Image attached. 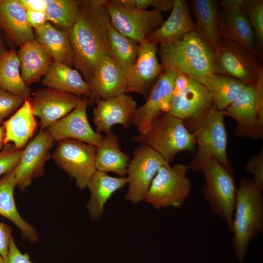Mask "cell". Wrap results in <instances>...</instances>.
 I'll list each match as a JSON object with an SVG mask.
<instances>
[{
    "label": "cell",
    "instance_id": "cell-1",
    "mask_svg": "<svg viewBox=\"0 0 263 263\" xmlns=\"http://www.w3.org/2000/svg\"><path fill=\"white\" fill-rule=\"evenodd\" d=\"M79 0V16L70 31V39L74 67L89 83L101 60L109 54L110 20L104 7L106 0Z\"/></svg>",
    "mask_w": 263,
    "mask_h": 263
},
{
    "label": "cell",
    "instance_id": "cell-2",
    "mask_svg": "<svg viewBox=\"0 0 263 263\" xmlns=\"http://www.w3.org/2000/svg\"><path fill=\"white\" fill-rule=\"evenodd\" d=\"M224 116L223 111L213 105L199 117L182 120L193 135L197 147L196 153L188 165L189 169L199 171L206 160L213 158L229 172H234L227 153Z\"/></svg>",
    "mask_w": 263,
    "mask_h": 263
},
{
    "label": "cell",
    "instance_id": "cell-3",
    "mask_svg": "<svg viewBox=\"0 0 263 263\" xmlns=\"http://www.w3.org/2000/svg\"><path fill=\"white\" fill-rule=\"evenodd\" d=\"M157 54L164 68L182 73L204 85L207 76L216 73L213 51L197 30L173 44L159 47Z\"/></svg>",
    "mask_w": 263,
    "mask_h": 263
},
{
    "label": "cell",
    "instance_id": "cell-4",
    "mask_svg": "<svg viewBox=\"0 0 263 263\" xmlns=\"http://www.w3.org/2000/svg\"><path fill=\"white\" fill-rule=\"evenodd\" d=\"M263 189L242 177L237 188L232 231L237 259L242 262L249 243L263 232Z\"/></svg>",
    "mask_w": 263,
    "mask_h": 263
},
{
    "label": "cell",
    "instance_id": "cell-5",
    "mask_svg": "<svg viewBox=\"0 0 263 263\" xmlns=\"http://www.w3.org/2000/svg\"><path fill=\"white\" fill-rule=\"evenodd\" d=\"M130 139L151 148L169 163L178 153L193 151L196 146L193 135L183 120L168 112L156 117L144 132L133 135Z\"/></svg>",
    "mask_w": 263,
    "mask_h": 263
},
{
    "label": "cell",
    "instance_id": "cell-6",
    "mask_svg": "<svg viewBox=\"0 0 263 263\" xmlns=\"http://www.w3.org/2000/svg\"><path fill=\"white\" fill-rule=\"evenodd\" d=\"M199 171L205 176L202 191L211 210L224 219L231 231L237 190L233 174L213 158L206 160Z\"/></svg>",
    "mask_w": 263,
    "mask_h": 263
},
{
    "label": "cell",
    "instance_id": "cell-7",
    "mask_svg": "<svg viewBox=\"0 0 263 263\" xmlns=\"http://www.w3.org/2000/svg\"><path fill=\"white\" fill-rule=\"evenodd\" d=\"M188 169V166L182 163L161 167L153 179L144 200L156 209L180 208L192 189L187 176Z\"/></svg>",
    "mask_w": 263,
    "mask_h": 263
},
{
    "label": "cell",
    "instance_id": "cell-8",
    "mask_svg": "<svg viewBox=\"0 0 263 263\" xmlns=\"http://www.w3.org/2000/svg\"><path fill=\"white\" fill-rule=\"evenodd\" d=\"M104 7L113 26L124 36L140 43L165 21L160 11L125 6L106 0Z\"/></svg>",
    "mask_w": 263,
    "mask_h": 263
},
{
    "label": "cell",
    "instance_id": "cell-9",
    "mask_svg": "<svg viewBox=\"0 0 263 263\" xmlns=\"http://www.w3.org/2000/svg\"><path fill=\"white\" fill-rule=\"evenodd\" d=\"M96 147L71 139L58 141L52 158L56 164L75 180L76 186L86 187L96 170L95 154Z\"/></svg>",
    "mask_w": 263,
    "mask_h": 263
},
{
    "label": "cell",
    "instance_id": "cell-10",
    "mask_svg": "<svg viewBox=\"0 0 263 263\" xmlns=\"http://www.w3.org/2000/svg\"><path fill=\"white\" fill-rule=\"evenodd\" d=\"M214 56L215 74L234 78L255 87L263 66L256 53L235 42L222 39Z\"/></svg>",
    "mask_w": 263,
    "mask_h": 263
},
{
    "label": "cell",
    "instance_id": "cell-11",
    "mask_svg": "<svg viewBox=\"0 0 263 263\" xmlns=\"http://www.w3.org/2000/svg\"><path fill=\"white\" fill-rule=\"evenodd\" d=\"M169 165V163L154 150L139 145L134 150L127 169L128 188L125 198L134 204L144 200L159 169Z\"/></svg>",
    "mask_w": 263,
    "mask_h": 263
},
{
    "label": "cell",
    "instance_id": "cell-12",
    "mask_svg": "<svg viewBox=\"0 0 263 263\" xmlns=\"http://www.w3.org/2000/svg\"><path fill=\"white\" fill-rule=\"evenodd\" d=\"M55 142L47 129H40L23 149L20 159L14 169L16 186L21 191L29 187L33 179L43 174Z\"/></svg>",
    "mask_w": 263,
    "mask_h": 263
},
{
    "label": "cell",
    "instance_id": "cell-13",
    "mask_svg": "<svg viewBox=\"0 0 263 263\" xmlns=\"http://www.w3.org/2000/svg\"><path fill=\"white\" fill-rule=\"evenodd\" d=\"M158 45L145 40L139 43L137 58L126 75L125 93H135L146 98L164 70L157 57Z\"/></svg>",
    "mask_w": 263,
    "mask_h": 263
},
{
    "label": "cell",
    "instance_id": "cell-14",
    "mask_svg": "<svg viewBox=\"0 0 263 263\" xmlns=\"http://www.w3.org/2000/svg\"><path fill=\"white\" fill-rule=\"evenodd\" d=\"M241 0L219 2V29L222 39L235 42L256 52L255 35L250 21L241 7Z\"/></svg>",
    "mask_w": 263,
    "mask_h": 263
},
{
    "label": "cell",
    "instance_id": "cell-15",
    "mask_svg": "<svg viewBox=\"0 0 263 263\" xmlns=\"http://www.w3.org/2000/svg\"><path fill=\"white\" fill-rule=\"evenodd\" d=\"M83 97L46 87L36 91L29 98L34 116L39 118L40 129H47L80 103Z\"/></svg>",
    "mask_w": 263,
    "mask_h": 263
},
{
    "label": "cell",
    "instance_id": "cell-16",
    "mask_svg": "<svg viewBox=\"0 0 263 263\" xmlns=\"http://www.w3.org/2000/svg\"><path fill=\"white\" fill-rule=\"evenodd\" d=\"M178 72L172 69L164 68L146 102L137 107L132 125L137 129L139 133L144 132L152 121L160 114L168 112Z\"/></svg>",
    "mask_w": 263,
    "mask_h": 263
},
{
    "label": "cell",
    "instance_id": "cell-17",
    "mask_svg": "<svg viewBox=\"0 0 263 263\" xmlns=\"http://www.w3.org/2000/svg\"><path fill=\"white\" fill-rule=\"evenodd\" d=\"M94 104L93 120L97 132L107 134L112 132V127L115 124H120L125 129L132 125L137 103L128 94L98 100Z\"/></svg>",
    "mask_w": 263,
    "mask_h": 263
},
{
    "label": "cell",
    "instance_id": "cell-18",
    "mask_svg": "<svg viewBox=\"0 0 263 263\" xmlns=\"http://www.w3.org/2000/svg\"><path fill=\"white\" fill-rule=\"evenodd\" d=\"M88 105V97H83L76 108L47 129L55 141L71 139L96 147L100 145L103 137L90 124L87 114Z\"/></svg>",
    "mask_w": 263,
    "mask_h": 263
},
{
    "label": "cell",
    "instance_id": "cell-19",
    "mask_svg": "<svg viewBox=\"0 0 263 263\" xmlns=\"http://www.w3.org/2000/svg\"><path fill=\"white\" fill-rule=\"evenodd\" d=\"M89 84L90 94L88 104L93 106L98 100L110 99L125 93L126 75L109 54L98 64Z\"/></svg>",
    "mask_w": 263,
    "mask_h": 263
},
{
    "label": "cell",
    "instance_id": "cell-20",
    "mask_svg": "<svg viewBox=\"0 0 263 263\" xmlns=\"http://www.w3.org/2000/svg\"><path fill=\"white\" fill-rule=\"evenodd\" d=\"M225 115L236 122L235 134L237 137L263 138V128L259 121L254 86L247 85L237 98L223 110Z\"/></svg>",
    "mask_w": 263,
    "mask_h": 263
},
{
    "label": "cell",
    "instance_id": "cell-21",
    "mask_svg": "<svg viewBox=\"0 0 263 263\" xmlns=\"http://www.w3.org/2000/svg\"><path fill=\"white\" fill-rule=\"evenodd\" d=\"M213 105L207 88L190 77L187 86L172 95L168 113L182 120L195 118L203 115Z\"/></svg>",
    "mask_w": 263,
    "mask_h": 263
},
{
    "label": "cell",
    "instance_id": "cell-22",
    "mask_svg": "<svg viewBox=\"0 0 263 263\" xmlns=\"http://www.w3.org/2000/svg\"><path fill=\"white\" fill-rule=\"evenodd\" d=\"M195 30H197L196 23L191 16L188 1L174 0L169 16L146 40L164 47L180 40Z\"/></svg>",
    "mask_w": 263,
    "mask_h": 263
},
{
    "label": "cell",
    "instance_id": "cell-23",
    "mask_svg": "<svg viewBox=\"0 0 263 263\" xmlns=\"http://www.w3.org/2000/svg\"><path fill=\"white\" fill-rule=\"evenodd\" d=\"M0 28L13 46L19 47L35 39L27 22L26 11L18 0H0Z\"/></svg>",
    "mask_w": 263,
    "mask_h": 263
},
{
    "label": "cell",
    "instance_id": "cell-24",
    "mask_svg": "<svg viewBox=\"0 0 263 263\" xmlns=\"http://www.w3.org/2000/svg\"><path fill=\"white\" fill-rule=\"evenodd\" d=\"M17 54L21 78L28 87L46 74L53 61L48 50L36 39L20 46Z\"/></svg>",
    "mask_w": 263,
    "mask_h": 263
},
{
    "label": "cell",
    "instance_id": "cell-25",
    "mask_svg": "<svg viewBox=\"0 0 263 263\" xmlns=\"http://www.w3.org/2000/svg\"><path fill=\"white\" fill-rule=\"evenodd\" d=\"M188 3L195 18L197 31L215 54L222 42L219 29V2L215 0H192Z\"/></svg>",
    "mask_w": 263,
    "mask_h": 263
},
{
    "label": "cell",
    "instance_id": "cell-26",
    "mask_svg": "<svg viewBox=\"0 0 263 263\" xmlns=\"http://www.w3.org/2000/svg\"><path fill=\"white\" fill-rule=\"evenodd\" d=\"M127 184L128 178L126 177H112L106 172L96 170L87 185L91 191V197L86 208L91 219L96 220L100 219L107 201L114 192Z\"/></svg>",
    "mask_w": 263,
    "mask_h": 263
},
{
    "label": "cell",
    "instance_id": "cell-27",
    "mask_svg": "<svg viewBox=\"0 0 263 263\" xmlns=\"http://www.w3.org/2000/svg\"><path fill=\"white\" fill-rule=\"evenodd\" d=\"M41 83L46 87L80 97H88L90 94L89 83L77 70L54 61Z\"/></svg>",
    "mask_w": 263,
    "mask_h": 263
},
{
    "label": "cell",
    "instance_id": "cell-28",
    "mask_svg": "<svg viewBox=\"0 0 263 263\" xmlns=\"http://www.w3.org/2000/svg\"><path fill=\"white\" fill-rule=\"evenodd\" d=\"M5 129L4 146L12 143L22 150L28 143L37 128L29 98L24 100L21 106L3 123Z\"/></svg>",
    "mask_w": 263,
    "mask_h": 263
},
{
    "label": "cell",
    "instance_id": "cell-29",
    "mask_svg": "<svg viewBox=\"0 0 263 263\" xmlns=\"http://www.w3.org/2000/svg\"><path fill=\"white\" fill-rule=\"evenodd\" d=\"M130 156L121 149L118 136L112 131L105 134L100 145L96 147L95 166L97 170L113 172L126 177Z\"/></svg>",
    "mask_w": 263,
    "mask_h": 263
},
{
    "label": "cell",
    "instance_id": "cell-30",
    "mask_svg": "<svg viewBox=\"0 0 263 263\" xmlns=\"http://www.w3.org/2000/svg\"><path fill=\"white\" fill-rule=\"evenodd\" d=\"M16 186L14 169L0 179V215L14 223L29 242L36 243L38 236L36 229L22 218L17 208L14 194Z\"/></svg>",
    "mask_w": 263,
    "mask_h": 263
},
{
    "label": "cell",
    "instance_id": "cell-31",
    "mask_svg": "<svg viewBox=\"0 0 263 263\" xmlns=\"http://www.w3.org/2000/svg\"><path fill=\"white\" fill-rule=\"evenodd\" d=\"M35 32V39L48 50L54 61L74 67L75 54L70 32L59 30L48 21Z\"/></svg>",
    "mask_w": 263,
    "mask_h": 263
},
{
    "label": "cell",
    "instance_id": "cell-32",
    "mask_svg": "<svg viewBox=\"0 0 263 263\" xmlns=\"http://www.w3.org/2000/svg\"><path fill=\"white\" fill-rule=\"evenodd\" d=\"M0 89L24 99L31 96V90L23 82L17 51L12 49L0 55Z\"/></svg>",
    "mask_w": 263,
    "mask_h": 263
},
{
    "label": "cell",
    "instance_id": "cell-33",
    "mask_svg": "<svg viewBox=\"0 0 263 263\" xmlns=\"http://www.w3.org/2000/svg\"><path fill=\"white\" fill-rule=\"evenodd\" d=\"M205 86L211 93L215 106L223 111L237 98L247 85L236 78L212 73L207 76Z\"/></svg>",
    "mask_w": 263,
    "mask_h": 263
},
{
    "label": "cell",
    "instance_id": "cell-34",
    "mask_svg": "<svg viewBox=\"0 0 263 263\" xmlns=\"http://www.w3.org/2000/svg\"><path fill=\"white\" fill-rule=\"evenodd\" d=\"M108 34L109 54L126 75L137 58L139 43L118 31L110 21Z\"/></svg>",
    "mask_w": 263,
    "mask_h": 263
},
{
    "label": "cell",
    "instance_id": "cell-35",
    "mask_svg": "<svg viewBox=\"0 0 263 263\" xmlns=\"http://www.w3.org/2000/svg\"><path fill=\"white\" fill-rule=\"evenodd\" d=\"M79 8V0H50L45 12L47 21L70 32L78 19Z\"/></svg>",
    "mask_w": 263,
    "mask_h": 263
},
{
    "label": "cell",
    "instance_id": "cell-36",
    "mask_svg": "<svg viewBox=\"0 0 263 263\" xmlns=\"http://www.w3.org/2000/svg\"><path fill=\"white\" fill-rule=\"evenodd\" d=\"M241 7L246 15L254 30L256 52L261 62L263 57V0H241Z\"/></svg>",
    "mask_w": 263,
    "mask_h": 263
},
{
    "label": "cell",
    "instance_id": "cell-37",
    "mask_svg": "<svg viewBox=\"0 0 263 263\" xmlns=\"http://www.w3.org/2000/svg\"><path fill=\"white\" fill-rule=\"evenodd\" d=\"M22 150L12 143L4 146L0 151V176L14 169L20 159Z\"/></svg>",
    "mask_w": 263,
    "mask_h": 263
},
{
    "label": "cell",
    "instance_id": "cell-38",
    "mask_svg": "<svg viewBox=\"0 0 263 263\" xmlns=\"http://www.w3.org/2000/svg\"><path fill=\"white\" fill-rule=\"evenodd\" d=\"M24 100L20 96L0 89V126L6 117L12 115L21 106Z\"/></svg>",
    "mask_w": 263,
    "mask_h": 263
},
{
    "label": "cell",
    "instance_id": "cell-39",
    "mask_svg": "<svg viewBox=\"0 0 263 263\" xmlns=\"http://www.w3.org/2000/svg\"><path fill=\"white\" fill-rule=\"evenodd\" d=\"M121 5L147 10L148 8L153 7L160 12H167L171 10L174 0H114Z\"/></svg>",
    "mask_w": 263,
    "mask_h": 263
},
{
    "label": "cell",
    "instance_id": "cell-40",
    "mask_svg": "<svg viewBox=\"0 0 263 263\" xmlns=\"http://www.w3.org/2000/svg\"><path fill=\"white\" fill-rule=\"evenodd\" d=\"M245 170L253 176L255 184L263 189V148L246 163Z\"/></svg>",
    "mask_w": 263,
    "mask_h": 263
},
{
    "label": "cell",
    "instance_id": "cell-41",
    "mask_svg": "<svg viewBox=\"0 0 263 263\" xmlns=\"http://www.w3.org/2000/svg\"><path fill=\"white\" fill-rule=\"evenodd\" d=\"M3 263H33L27 253H22L17 246L12 237L9 244L8 253L3 258Z\"/></svg>",
    "mask_w": 263,
    "mask_h": 263
},
{
    "label": "cell",
    "instance_id": "cell-42",
    "mask_svg": "<svg viewBox=\"0 0 263 263\" xmlns=\"http://www.w3.org/2000/svg\"><path fill=\"white\" fill-rule=\"evenodd\" d=\"M256 104L259 121L263 128V68H261L257 83L255 86Z\"/></svg>",
    "mask_w": 263,
    "mask_h": 263
},
{
    "label": "cell",
    "instance_id": "cell-43",
    "mask_svg": "<svg viewBox=\"0 0 263 263\" xmlns=\"http://www.w3.org/2000/svg\"><path fill=\"white\" fill-rule=\"evenodd\" d=\"M12 237V228L10 226L0 222V255L3 259L8 253Z\"/></svg>",
    "mask_w": 263,
    "mask_h": 263
},
{
    "label": "cell",
    "instance_id": "cell-44",
    "mask_svg": "<svg viewBox=\"0 0 263 263\" xmlns=\"http://www.w3.org/2000/svg\"><path fill=\"white\" fill-rule=\"evenodd\" d=\"M26 20L29 25L37 31L47 22L45 12L26 11Z\"/></svg>",
    "mask_w": 263,
    "mask_h": 263
},
{
    "label": "cell",
    "instance_id": "cell-45",
    "mask_svg": "<svg viewBox=\"0 0 263 263\" xmlns=\"http://www.w3.org/2000/svg\"><path fill=\"white\" fill-rule=\"evenodd\" d=\"M25 11L45 12L50 0H18Z\"/></svg>",
    "mask_w": 263,
    "mask_h": 263
},
{
    "label": "cell",
    "instance_id": "cell-46",
    "mask_svg": "<svg viewBox=\"0 0 263 263\" xmlns=\"http://www.w3.org/2000/svg\"><path fill=\"white\" fill-rule=\"evenodd\" d=\"M2 33V30L0 28V55L8 50L6 48L5 44L3 40Z\"/></svg>",
    "mask_w": 263,
    "mask_h": 263
},
{
    "label": "cell",
    "instance_id": "cell-47",
    "mask_svg": "<svg viewBox=\"0 0 263 263\" xmlns=\"http://www.w3.org/2000/svg\"><path fill=\"white\" fill-rule=\"evenodd\" d=\"M5 137V129L3 126H0V149L3 145V142Z\"/></svg>",
    "mask_w": 263,
    "mask_h": 263
},
{
    "label": "cell",
    "instance_id": "cell-48",
    "mask_svg": "<svg viewBox=\"0 0 263 263\" xmlns=\"http://www.w3.org/2000/svg\"><path fill=\"white\" fill-rule=\"evenodd\" d=\"M0 263H3V259L0 255Z\"/></svg>",
    "mask_w": 263,
    "mask_h": 263
}]
</instances>
